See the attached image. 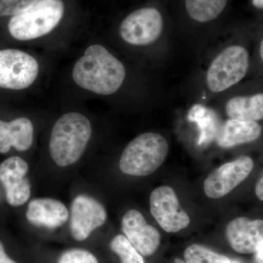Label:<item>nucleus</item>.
<instances>
[{
    "mask_svg": "<svg viewBox=\"0 0 263 263\" xmlns=\"http://www.w3.org/2000/svg\"><path fill=\"white\" fill-rule=\"evenodd\" d=\"M188 119L198 126L200 130L199 146L209 144L216 138L220 127L219 118L214 110L201 105H195L190 109Z\"/></svg>",
    "mask_w": 263,
    "mask_h": 263,
    "instance_id": "nucleus-18",
    "label": "nucleus"
},
{
    "mask_svg": "<svg viewBox=\"0 0 263 263\" xmlns=\"http://www.w3.org/2000/svg\"><path fill=\"white\" fill-rule=\"evenodd\" d=\"M252 3L258 9H262L263 0H252Z\"/></svg>",
    "mask_w": 263,
    "mask_h": 263,
    "instance_id": "nucleus-27",
    "label": "nucleus"
},
{
    "mask_svg": "<svg viewBox=\"0 0 263 263\" xmlns=\"http://www.w3.org/2000/svg\"><path fill=\"white\" fill-rule=\"evenodd\" d=\"M249 52L240 46H231L216 57L207 73L208 87L221 92L240 82L248 72Z\"/></svg>",
    "mask_w": 263,
    "mask_h": 263,
    "instance_id": "nucleus-5",
    "label": "nucleus"
},
{
    "mask_svg": "<svg viewBox=\"0 0 263 263\" xmlns=\"http://www.w3.org/2000/svg\"><path fill=\"white\" fill-rule=\"evenodd\" d=\"M261 133L262 128L257 122L230 119L219 128L216 141L221 148H230L256 141Z\"/></svg>",
    "mask_w": 263,
    "mask_h": 263,
    "instance_id": "nucleus-16",
    "label": "nucleus"
},
{
    "mask_svg": "<svg viewBox=\"0 0 263 263\" xmlns=\"http://www.w3.org/2000/svg\"><path fill=\"white\" fill-rule=\"evenodd\" d=\"M38 0H0V16H13L22 13Z\"/></svg>",
    "mask_w": 263,
    "mask_h": 263,
    "instance_id": "nucleus-22",
    "label": "nucleus"
},
{
    "mask_svg": "<svg viewBox=\"0 0 263 263\" xmlns=\"http://www.w3.org/2000/svg\"><path fill=\"white\" fill-rule=\"evenodd\" d=\"M107 213L98 200L87 195L76 197L71 207L70 230L74 239L81 241L103 226Z\"/></svg>",
    "mask_w": 263,
    "mask_h": 263,
    "instance_id": "nucleus-10",
    "label": "nucleus"
},
{
    "mask_svg": "<svg viewBox=\"0 0 263 263\" xmlns=\"http://www.w3.org/2000/svg\"><path fill=\"white\" fill-rule=\"evenodd\" d=\"M110 248L120 257L122 263H145L141 254L124 235H117L110 242Z\"/></svg>",
    "mask_w": 263,
    "mask_h": 263,
    "instance_id": "nucleus-21",
    "label": "nucleus"
},
{
    "mask_svg": "<svg viewBox=\"0 0 263 263\" xmlns=\"http://www.w3.org/2000/svg\"><path fill=\"white\" fill-rule=\"evenodd\" d=\"M226 114L232 119L257 122L263 118V95L238 96L226 104Z\"/></svg>",
    "mask_w": 263,
    "mask_h": 263,
    "instance_id": "nucleus-17",
    "label": "nucleus"
},
{
    "mask_svg": "<svg viewBox=\"0 0 263 263\" xmlns=\"http://www.w3.org/2000/svg\"><path fill=\"white\" fill-rule=\"evenodd\" d=\"M0 263H17L10 258L5 253L4 247L0 242Z\"/></svg>",
    "mask_w": 263,
    "mask_h": 263,
    "instance_id": "nucleus-24",
    "label": "nucleus"
},
{
    "mask_svg": "<svg viewBox=\"0 0 263 263\" xmlns=\"http://www.w3.org/2000/svg\"><path fill=\"white\" fill-rule=\"evenodd\" d=\"M64 12L62 0H38L10 18L8 30L18 41L36 39L51 32L61 22Z\"/></svg>",
    "mask_w": 263,
    "mask_h": 263,
    "instance_id": "nucleus-4",
    "label": "nucleus"
},
{
    "mask_svg": "<svg viewBox=\"0 0 263 263\" xmlns=\"http://www.w3.org/2000/svg\"><path fill=\"white\" fill-rule=\"evenodd\" d=\"M256 195L261 201L263 200V177L261 176L258 182L257 183L255 190Z\"/></svg>",
    "mask_w": 263,
    "mask_h": 263,
    "instance_id": "nucleus-25",
    "label": "nucleus"
},
{
    "mask_svg": "<svg viewBox=\"0 0 263 263\" xmlns=\"http://www.w3.org/2000/svg\"><path fill=\"white\" fill-rule=\"evenodd\" d=\"M58 263H99L91 252L80 249L66 251L59 259Z\"/></svg>",
    "mask_w": 263,
    "mask_h": 263,
    "instance_id": "nucleus-23",
    "label": "nucleus"
},
{
    "mask_svg": "<svg viewBox=\"0 0 263 263\" xmlns=\"http://www.w3.org/2000/svg\"><path fill=\"white\" fill-rule=\"evenodd\" d=\"M253 168V160L249 157H240L233 162L222 164L205 179V195L212 199L226 196L243 182Z\"/></svg>",
    "mask_w": 263,
    "mask_h": 263,
    "instance_id": "nucleus-9",
    "label": "nucleus"
},
{
    "mask_svg": "<svg viewBox=\"0 0 263 263\" xmlns=\"http://www.w3.org/2000/svg\"><path fill=\"white\" fill-rule=\"evenodd\" d=\"M185 263H231L226 256L216 253L198 245H193L188 247L183 254Z\"/></svg>",
    "mask_w": 263,
    "mask_h": 263,
    "instance_id": "nucleus-20",
    "label": "nucleus"
},
{
    "mask_svg": "<svg viewBox=\"0 0 263 263\" xmlns=\"http://www.w3.org/2000/svg\"><path fill=\"white\" fill-rule=\"evenodd\" d=\"M91 136L89 119L79 113L62 116L53 126L49 148L52 159L59 166L65 167L80 159Z\"/></svg>",
    "mask_w": 263,
    "mask_h": 263,
    "instance_id": "nucleus-2",
    "label": "nucleus"
},
{
    "mask_svg": "<svg viewBox=\"0 0 263 263\" xmlns=\"http://www.w3.org/2000/svg\"><path fill=\"white\" fill-rule=\"evenodd\" d=\"M254 253L256 254V260H257V263H262L263 242L259 245Z\"/></svg>",
    "mask_w": 263,
    "mask_h": 263,
    "instance_id": "nucleus-26",
    "label": "nucleus"
},
{
    "mask_svg": "<svg viewBox=\"0 0 263 263\" xmlns=\"http://www.w3.org/2000/svg\"><path fill=\"white\" fill-rule=\"evenodd\" d=\"M125 77L124 65L100 45L88 47L72 70V79L76 84L101 95L115 93Z\"/></svg>",
    "mask_w": 263,
    "mask_h": 263,
    "instance_id": "nucleus-1",
    "label": "nucleus"
},
{
    "mask_svg": "<svg viewBox=\"0 0 263 263\" xmlns=\"http://www.w3.org/2000/svg\"><path fill=\"white\" fill-rule=\"evenodd\" d=\"M122 226L126 238L141 255H152L160 247V233L146 222L138 211H128L123 217Z\"/></svg>",
    "mask_w": 263,
    "mask_h": 263,
    "instance_id": "nucleus-12",
    "label": "nucleus"
},
{
    "mask_svg": "<svg viewBox=\"0 0 263 263\" xmlns=\"http://www.w3.org/2000/svg\"><path fill=\"white\" fill-rule=\"evenodd\" d=\"M26 216L33 226L54 229L65 224L69 213L62 202L54 199L41 198L29 203Z\"/></svg>",
    "mask_w": 263,
    "mask_h": 263,
    "instance_id": "nucleus-14",
    "label": "nucleus"
},
{
    "mask_svg": "<svg viewBox=\"0 0 263 263\" xmlns=\"http://www.w3.org/2000/svg\"><path fill=\"white\" fill-rule=\"evenodd\" d=\"M230 245L240 254H253L263 242V221L251 220L247 217L235 218L226 228Z\"/></svg>",
    "mask_w": 263,
    "mask_h": 263,
    "instance_id": "nucleus-13",
    "label": "nucleus"
},
{
    "mask_svg": "<svg viewBox=\"0 0 263 263\" xmlns=\"http://www.w3.org/2000/svg\"><path fill=\"white\" fill-rule=\"evenodd\" d=\"M33 134L32 123L27 118H18L10 122L0 120V153H7L11 147L19 152L29 149Z\"/></svg>",
    "mask_w": 263,
    "mask_h": 263,
    "instance_id": "nucleus-15",
    "label": "nucleus"
},
{
    "mask_svg": "<svg viewBox=\"0 0 263 263\" xmlns=\"http://www.w3.org/2000/svg\"><path fill=\"white\" fill-rule=\"evenodd\" d=\"M150 209L156 221L167 233H177L190 224L188 214L180 205L174 189L170 186H160L152 192Z\"/></svg>",
    "mask_w": 263,
    "mask_h": 263,
    "instance_id": "nucleus-8",
    "label": "nucleus"
},
{
    "mask_svg": "<svg viewBox=\"0 0 263 263\" xmlns=\"http://www.w3.org/2000/svg\"><path fill=\"white\" fill-rule=\"evenodd\" d=\"M231 263H239V262H234V261H233V262H232V261H231Z\"/></svg>",
    "mask_w": 263,
    "mask_h": 263,
    "instance_id": "nucleus-30",
    "label": "nucleus"
},
{
    "mask_svg": "<svg viewBox=\"0 0 263 263\" xmlns=\"http://www.w3.org/2000/svg\"><path fill=\"white\" fill-rule=\"evenodd\" d=\"M37 60L22 51H0V87L20 90L28 88L37 79Z\"/></svg>",
    "mask_w": 263,
    "mask_h": 263,
    "instance_id": "nucleus-6",
    "label": "nucleus"
},
{
    "mask_svg": "<svg viewBox=\"0 0 263 263\" xmlns=\"http://www.w3.org/2000/svg\"><path fill=\"white\" fill-rule=\"evenodd\" d=\"M28 171V164L18 157H10L0 164V181L12 206L24 205L30 197L31 185L26 177Z\"/></svg>",
    "mask_w": 263,
    "mask_h": 263,
    "instance_id": "nucleus-11",
    "label": "nucleus"
},
{
    "mask_svg": "<svg viewBox=\"0 0 263 263\" xmlns=\"http://www.w3.org/2000/svg\"><path fill=\"white\" fill-rule=\"evenodd\" d=\"M174 263H185L183 260L180 259H175Z\"/></svg>",
    "mask_w": 263,
    "mask_h": 263,
    "instance_id": "nucleus-29",
    "label": "nucleus"
},
{
    "mask_svg": "<svg viewBox=\"0 0 263 263\" xmlns=\"http://www.w3.org/2000/svg\"><path fill=\"white\" fill-rule=\"evenodd\" d=\"M259 53H260L261 58L263 59V41H261L260 46H259Z\"/></svg>",
    "mask_w": 263,
    "mask_h": 263,
    "instance_id": "nucleus-28",
    "label": "nucleus"
},
{
    "mask_svg": "<svg viewBox=\"0 0 263 263\" xmlns=\"http://www.w3.org/2000/svg\"><path fill=\"white\" fill-rule=\"evenodd\" d=\"M228 0H185L189 15L198 22H209L217 18L226 8Z\"/></svg>",
    "mask_w": 263,
    "mask_h": 263,
    "instance_id": "nucleus-19",
    "label": "nucleus"
},
{
    "mask_svg": "<svg viewBox=\"0 0 263 263\" xmlns=\"http://www.w3.org/2000/svg\"><path fill=\"white\" fill-rule=\"evenodd\" d=\"M168 143L162 135L146 133L140 135L124 148L119 167L124 174L146 176L159 168L168 154Z\"/></svg>",
    "mask_w": 263,
    "mask_h": 263,
    "instance_id": "nucleus-3",
    "label": "nucleus"
},
{
    "mask_svg": "<svg viewBox=\"0 0 263 263\" xmlns=\"http://www.w3.org/2000/svg\"><path fill=\"white\" fill-rule=\"evenodd\" d=\"M163 19L155 8L135 10L123 20L119 27L121 37L129 44L146 46L155 42L162 34Z\"/></svg>",
    "mask_w": 263,
    "mask_h": 263,
    "instance_id": "nucleus-7",
    "label": "nucleus"
}]
</instances>
